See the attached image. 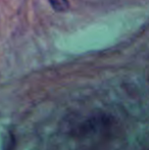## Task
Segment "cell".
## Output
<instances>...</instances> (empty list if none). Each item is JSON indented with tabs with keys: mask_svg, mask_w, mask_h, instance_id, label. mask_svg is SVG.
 I'll return each instance as SVG.
<instances>
[{
	"mask_svg": "<svg viewBox=\"0 0 149 150\" xmlns=\"http://www.w3.org/2000/svg\"><path fill=\"white\" fill-rule=\"evenodd\" d=\"M54 10L58 12H64L68 9L70 4L68 0H49Z\"/></svg>",
	"mask_w": 149,
	"mask_h": 150,
	"instance_id": "obj_1",
	"label": "cell"
}]
</instances>
